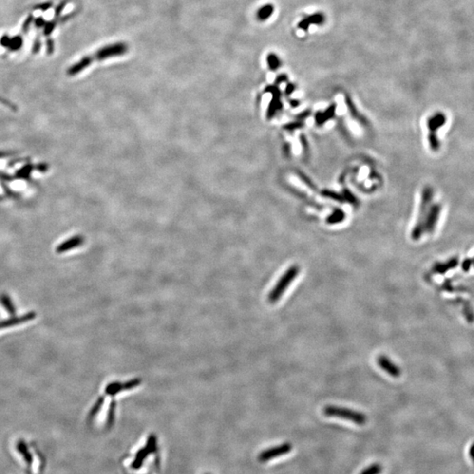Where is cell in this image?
Listing matches in <instances>:
<instances>
[{
    "instance_id": "cell-7",
    "label": "cell",
    "mask_w": 474,
    "mask_h": 474,
    "mask_svg": "<svg viewBox=\"0 0 474 474\" xmlns=\"http://www.w3.org/2000/svg\"><path fill=\"white\" fill-rule=\"evenodd\" d=\"M377 363L384 372H386L391 377L399 378L401 375V370L399 369V366L385 355L378 356Z\"/></svg>"
},
{
    "instance_id": "cell-20",
    "label": "cell",
    "mask_w": 474,
    "mask_h": 474,
    "mask_svg": "<svg viewBox=\"0 0 474 474\" xmlns=\"http://www.w3.org/2000/svg\"><path fill=\"white\" fill-rule=\"evenodd\" d=\"M55 26H56V23L55 22H49L45 24V35H50L52 33V31H53Z\"/></svg>"
},
{
    "instance_id": "cell-15",
    "label": "cell",
    "mask_w": 474,
    "mask_h": 474,
    "mask_svg": "<svg viewBox=\"0 0 474 474\" xmlns=\"http://www.w3.org/2000/svg\"><path fill=\"white\" fill-rule=\"evenodd\" d=\"M0 303L2 304V306L5 307V310L7 311L9 313L10 315H14L15 314V306H14L13 302L11 301L9 296L8 295H5V294H2L0 296Z\"/></svg>"
},
{
    "instance_id": "cell-25",
    "label": "cell",
    "mask_w": 474,
    "mask_h": 474,
    "mask_svg": "<svg viewBox=\"0 0 474 474\" xmlns=\"http://www.w3.org/2000/svg\"><path fill=\"white\" fill-rule=\"evenodd\" d=\"M469 456L471 457V459L473 460L474 464V443L471 445V447L469 449Z\"/></svg>"
},
{
    "instance_id": "cell-16",
    "label": "cell",
    "mask_w": 474,
    "mask_h": 474,
    "mask_svg": "<svg viewBox=\"0 0 474 474\" xmlns=\"http://www.w3.org/2000/svg\"><path fill=\"white\" fill-rule=\"evenodd\" d=\"M22 38L19 36H15L14 38H10L9 43L7 45V48L11 51H16L22 47Z\"/></svg>"
},
{
    "instance_id": "cell-17",
    "label": "cell",
    "mask_w": 474,
    "mask_h": 474,
    "mask_svg": "<svg viewBox=\"0 0 474 474\" xmlns=\"http://www.w3.org/2000/svg\"><path fill=\"white\" fill-rule=\"evenodd\" d=\"M381 472V465L374 464V465H370L366 469L363 470L360 474H380Z\"/></svg>"
},
{
    "instance_id": "cell-11",
    "label": "cell",
    "mask_w": 474,
    "mask_h": 474,
    "mask_svg": "<svg viewBox=\"0 0 474 474\" xmlns=\"http://www.w3.org/2000/svg\"><path fill=\"white\" fill-rule=\"evenodd\" d=\"M458 265V258L453 257L445 263H437L433 266V271L439 274H443L448 270L454 269Z\"/></svg>"
},
{
    "instance_id": "cell-5",
    "label": "cell",
    "mask_w": 474,
    "mask_h": 474,
    "mask_svg": "<svg viewBox=\"0 0 474 474\" xmlns=\"http://www.w3.org/2000/svg\"><path fill=\"white\" fill-rule=\"evenodd\" d=\"M155 450H156V438L154 435H151L148 439L145 447L142 448L137 452L135 458L132 463V467L133 469H139L143 464V461L146 459L147 456L154 453Z\"/></svg>"
},
{
    "instance_id": "cell-22",
    "label": "cell",
    "mask_w": 474,
    "mask_h": 474,
    "mask_svg": "<svg viewBox=\"0 0 474 474\" xmlns=\"http://www.w3.org/2000/svg\"><path fill=\"white\" fill-rule=\"evenodd\" d=\"M47 49H48V53L52 54L54 51V42L53 40H49L48 42H47Z\"/></svg>"
},
{
    "instance_id": "cell-1",
    "label": "cell",
    "mask_w": 474,
    "mask_h": 474,
    "mask_svg": "<svg viewBox=\"0 0 474 474\" xmlns=\"http://www.w3.org/2000/svg\"><path fill=\"white\" fill-rule=\"evenodd\" d=\"M128 51H129V45L126 44L122 41L104 46L93 55H88L81 58L78 62H76L68 69L67 74L69 76L77 75L86 68H88L94 61H102L109 58L120 57L125 55Z\"/></svg>"
},
{
    "instance_id": "cell-29",
    "label": "cell",
    "mask_w": 474,
    "mask_h": 474,
    "mask_svg": "<svg viewBox=\"0 0 474 474\" xmlns=\"http://www.w3.org/2000/svg\"><path fill=\"white\" fill-rule=\"evenodd\" d=\"M473 261H474V259H473Z\"/></svg>"
},
{
    "instance_id": "cell-26",
    "label": "cell",
    "mask_w": 474,
    "mask_h": 474,
    "mask_svg": "<svg viewBox=\"0 0 474 474\" xmlns=\"http://www.w3.org/2000/svg\"><path fill=\"white\" fill-rule=\"evenodd\" d=\"M64 6H65V3H62V4H60V5H58L57 7V9H56V14H57V15H59V14H61V12H62V9L64 8Z\"/></svg>"
},
{
    "instance_id": "cell-10",
    "label": "cell",
    "mask_w": 474,
    "mask_h": 474,
    "mask_svg": "<svg viewBox=\"0 0 474 474\" xmlns=\"http://www.w3.org/2000/svg\"><path fill=\"white\" fill-rule=\"evenodd\" d=\"M83 243H84L83 237H81L79 235L74 236V237H72L71 239L67 240L65 242H63V243L60 244L57 248V252H65V251H68V250L72 249V248L79 247L81 244H83Z\"/></svg>"
},
{
    "instance_id": "cell-19",
    "label": "cell",
    "mask_w": 474,
    "mask_h": 474,
    "mask_svg": "<svg viewBox=\"0 0 474 474\" xmlns=\"http://www.w3.org/2000/svg\"><path fill=\"white\" fill-rule=\"evenodd\" d=\"M473 264H474L473 259L467 258V259H465V260H464V262H463V264H462V269H463V270H465V271H468V270L471 269V265H472Z\"/></svg>"
},
{
    "instance_id": "cell-2",
    "label": "cell",
    "mask_w": 474,
    "mask_h": 474,
    "mask_svg": "<svg viewBox=\"0 0 474 474\" xmlns=\"http://www.w3.org/2000/svg\"><path fill=\"white\" fill-rule=\"evenodd\" d=\"M300 273V266L292 265L284 271L279 281L275 284L274 287L270 291L268 296V301L271 304L276 303L280 298L283 296L284 293L288 288L293 280L297 278Z\"/></svg>"
},
{
    "instance_id": "cell-6",
    "label": "cell",
    "mask_w": 474,
    "mask_h": 474,
    "mask_svg": "<svg viewBox=\"0 0 474 474\" xmlns=\"http://www.w3.org/2000/svg\"><path fill=\"white\" fill-rule=\"evenodd\" d=\"M291 451H292V444L291 443H283V444L279 445V446L270 448V449L264 451L261 454H259L258 459L261 462H266V461L270 460V459L275 458V457L287 454Z\"/></svg>"
},
{
    "instance_id": "cell-28",
    "label": "cell",
    "mask_w": 474,
    "mask_h": 474,
    "mask_svg": "<svg viewBox=\"0 0 474 474\" xmlns=\"http://www.w3.org/2000/svg\"><path fill=\"white\" fill-rule=\"evenodd\" d=\"M50 6H51V4H49V3H48V4H45V5H38V6L36 7V8H37V9H41V10H43V11H45V10H47L48 9V8H49Z\"/></svg>"
},
{
    "instance_id": "cell-12",
    "label": "cell",
    "mask_w": 474,
    "mask_h": 474,
    "mask_svg": "<svg viewBox=\"0 0 474 474\" xmlns=\"http://www.w3.org/2000/svg\"><path fill=\"white\" fill-rule=\"evenodd\" d=\"M35 317H36L35 313H29L27 315H23L21 317L3 321V322H0V328H7V327H11V326H14V325H18V324L22 323V322H26L27 321L34 319Z\"/></svg>"
},
{
    "instance_id": "cell-14",
    "label": "cell",
    "mask_w": 474,
    "mask_h": 474,
    "mask_svg": "<svg viewBox=\"0 0 474 474\" xmlns=\"http://www.w3.org/2000/svg\"><path fill=\"white\" fill-rule=\"evenodd\" d=\"M272 13H273V6L272 5H264V6H262L261 8H259L258 11H257V19L259 20L264 21V20H265L267 19L270 18Z\"/></svg>"
},
{
    "instance_id": "cell-9",
    "label": "cell",
    "mask_w": 474,
    "mask_h": 474,
    "mask_svg": "<svg viewBox=\"0 0 474 474\" xmlns=\"http://www.w3.org/2000/svg\"><path fill=\"white\" fill-rule=\"evenodd\" d=\"M441 211V207L439 205H434L431 209H429L427 214V222L424 224V231L428 233H432L435 228L436 226V222L438 221L439 214Z\"/></svg>"
},
{
    "instance_id": "cell-8",
    "label": "cell",
    "mask_w": 474,
    "mask_h": 474,
    "mask_svg": "<svg viewBox=\"0 0 474 474\" xmlns=\"http://www.w3.org/2000/svg\"><path fill=\"white\" fill-rule=\"evenodd\" d=\"M445 120H446L445 116L442 114H438L435 115L433 118H431L429 121V125H430V128L431 129V134L430 136V146H431V149L433 151H437L439 148L438 140H437L435 132H436V129H439L442 125L444 124Z\"/></svg>"
},
{
    "instance_id": "cell-3",
    "label": "cell",
    "mask_w": 474,
    "mask_h": 474,
    "mask_svg": "<svg viewBox=\"0 0 474 474\" xmlns=\"http://www.w3.org/2000/svg\"><path fill=\"white\" fill-rule=\"evenodd\" d=\"M323 413L326 417L341 418L352 421L358 425H364L367 421V417L363 413L333 405L326 406L323 408Z\"/></svg>"
},
{
    "instance_id": "cell-18",
    "label": "cell",
    "mask_w": 474,
    "mask_h": 474,
    "mask_svg": "<svg viewBox=\"0 0 474 474\" xmlns=\"http://www.w3.org/2000/svg\"><path fill=\"white\" fill-rule=\"evenodd\" d=\"M267 60H268L269 65H270L271 69H276L279 65V59L277 57V56H275V55H272V54L269 55Z\"/></svg>"
},
{
    "instance_id": "cell-13",
    "label": "cell",
    "mask_w": 474,
    "mask_h": 474,
    "mask_svg": "<svg viewBox=\"0 0 474 474\" xmlns=\"http://www.w3.org/2000/svg\"><path fill=\"white\" fill-rule=\"evenodd\" d=\"M17 450L22 455L24 459L27 462V465H31L33 464V462H34V458H33V456H32L30 452L28 451L27 444H26V443L24 441H19V442L18 444H17Z\"/></svg>"
},
{
    "instance_id": "cell-21",
    "label": "cell",
    "mask_w": 474,
    "mask_h": 474,
    "mask_svg": "<svg viewBox=\"0 0 474 474\" xmlns=\"http://www.w3.org/2000/svg\"><path fill=\"white\" fill-rule=\"evenodd\" d=\"M32 21H33V15H29V17L26 19V21L24 22L22 26L23 32H27L28 30V27H30L31 25Z\"/></svg>"
},
{
    "instance_id": "cell-4",
    "label": "cell",
    "mask_w": 474,
    "mask_h": 474,
    "mask_svg": "<svg viewBox=\"0 0 474 474\" xmlns=\"http://www.w3.org/2000/svg\"><path fill=\"white\" fill-rule=\"evenodd\" d=\"M432 195H433V192H432L431 188L427 187L424 189L423 193H422L421 212H420V215H419L418 222H417V225L414 228L412 232V238L416 241L420 239V237L424 232V216L428 214V211L430 209L429 206H430V202L432 200Z\"/></svg>"
},
{
    "instance_id": "cell-23",
    "label": "cell",
    "mask_w": 474,
    "mask_h": 474,
    "mask_svg": "<svg viewBox=\"0 0 474 474\" xmlns=\"http://www.w3.org/2000/svg\"><path fill=\"white\" fill-rule=\"evenodd\" d=\"M30 170H31V166L25 167V168L23 169L22 171H20V172H19L20 176H22V177L27 176L29 174V172H30Z\"/></svg>"
},
{
    "instance_id": "cell-27",
    "label": "cell",
    "mask_w": 474,
    "mask_h": 474,
    "mask_svg": "<svg viewBox=\"0 0 474 474\" xmlns=\"http://www.w3.org/2000/svg\"><path fill=\"white\" fill-rule=\"evenodd\" d=\"M40 43L39 42V41H38V40H37L36 43H35V45H34V47H33V52H34V53H37V52L40 50Z\"/></svg>"
},
{
    "instance_id": "cell-24",
    "label": "cell",
    "mask_w": 474,
    "mask_h": 474,
    "mask_svg": "<svg viewBox=\"0 0 474 474\" xmlns=\"http://www.w3.org/2000/svg\"><path fill=\"white\" fill-rule=\"evenodd\" d=\"M45 20L42 18H37L36 20H35V23H36V27H40L44 26Z\"/></svg>"
}]
</instances>
